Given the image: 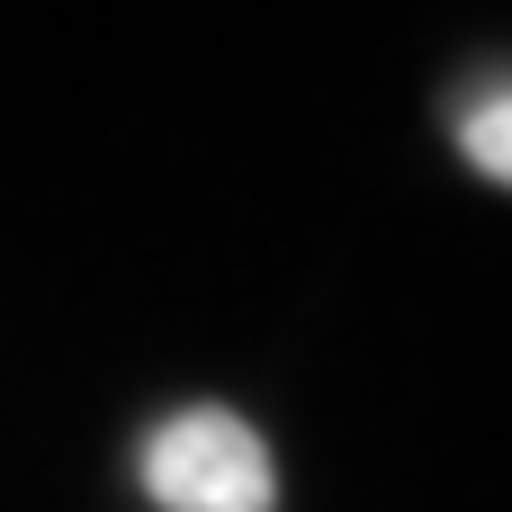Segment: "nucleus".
Returning a JSON list of instances; mask_svg holds the SVG:
<instances>
[{
	"label": "nucleus",
	"mask_w": 512,
	"mask_h": 512,
	"mask_svg": "<svg viewBox=\"0 0 512 512\" xmlns=\"http://www.w3.org/2000/svg\"><path fill=\"white\" fill-rule=\"evenodd\" d=\"M441 117H450V144H459V162H468L477 180L512 189V63L468 72V81L441 99Z\"/></svg>",
	"instance_id": "nucleus-2"
},
{
	"label": "nucleus",
	"mask_w": 512,
	"mask_h": 512,
	"mask_svg": "<svg viewBox=\"0 0 512 512\" xmlns=\"http://www.w3.org/2000/svg\"><path fill=\"white\" fill-rule=\"evenodd\" d=\"M135 486L162 512H279L270 441L234 405H171L135 441Z\"/></svg>",
	"instance_id": "nucleus-1"
}]
</instances>
